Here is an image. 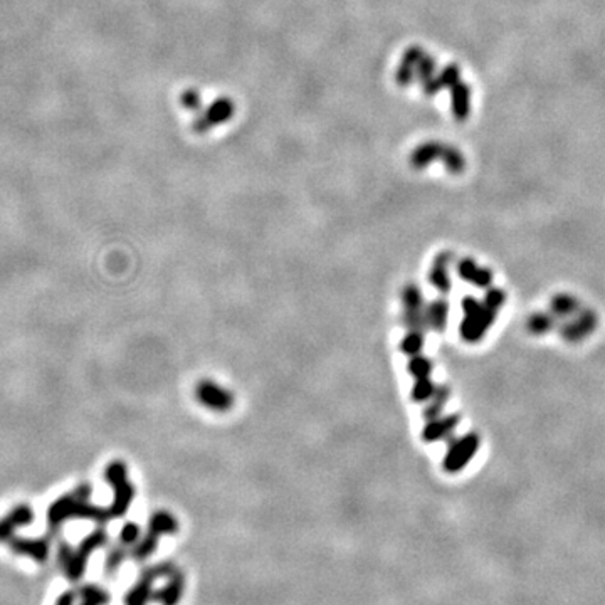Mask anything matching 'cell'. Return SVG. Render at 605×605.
I'll return each instance as SVG.
<instances>
[{"label": "cell", "instance_id": "cell-17", "mask_svg": "<svg viewBox=\"0 0 605 605\" xmlns=\"http://www.w3.org/2000/svg\"><path fill=\"white\" fill-rule=\"evenodd\" d=\"M459 274H461L463 279L469 281V283L476 284L479 288H488L493 281V276H491L489 271L486 269L478 268L473 261L466 259L459 264Z\"/></svg>", "mask_w": 605, "mask_h": 605}, {"label": "cell", "instance_id": "cell-23", "mask_svg": "<svg viewBox=\"0 0 605 605\" xmlns=\"http://www.w3.org/2000/svg\"><path fill=\"white\" fill-rule=\"evenodd\" d=\"M434 392H436V387H434L429 376H425V379H416V385L412 389V399L416 402L431 401Z\"/></svg>", "mask_w": 605, "mask_h": 605}, {"label": "cell", "instance_id": "cell-19", "mask_svg": "<svg viewBox=\"0 0 605 605\" xmlns=\"http://www.w3.org/2000/svg\"><path fill=\"white\" fill-rule=\"evenodd\" d=\"M449 397V390L446 387H439L434 392V395L431 397V403L429 407L425 409V418L427 421H434V418L441 417V412H443L444 405H446V401Z\"/></svg>", "mask_w": 605, "mask_h": 605}, {"label": "cell", "instance_id": "cell-9", "mask_svg": "<svg viewBox=\"0 0 605 605\" xmlns=\"http://www.w3.org/2000/svg\"><path fill=\"white\" fill-rule=\"evenodd\" d=\"M34 511L29 505H19L0 520V542H9L19 528L32 523Z\"/></svg>", "mask_w": 605, "mask_h": 605}, {"label": "cell", "instance_id": "cell-10", "mask_svg": "<svg viewBox=\"0 0 605 605\" xmlns=\"http://www.w3.org/2000/svg\"><path fill=\"white\" fill-rule=\"evenodd\" d=\"M7 543L15 555L29 557L36 562L43 563L49 557V542L45 538H21L14 535Z\"/></svg>", "mask_w": 605, "mask_h": 605}, {"label": "cell", "instance_id": "cell-25", "mask_svg": "<svg viewBox=\"0 0 605 605\" xmlns=\"http://www.w3.org/2000/svg\"><path fill=\"white\" fill-rule=\"evenodd\" d=\"M551 326H553V319L546 317V315H535V317L530 318V321H528V328H530V332L535 335L546 333Z\"/></svg>", "mask_w": 605, "mask_h": 605}, {"label": "cell", "instance_id": "cell-20", "mask_svg": "<svg viewBox=\"0 0 605 605\" xmlns=\"http://www.w3.org/2000/svg\"><path fill=\"white\" fill-rule=\"evenodd\" d=\"M402 303L405 306V311H421L424 310V299H422L421 289L414 284L403 288L402 291Z\"/></svg>", "mask_w": 605, "mask_h": 605}, {"label": "cell", "instance_id": "cell-5", "mask_svg": "<svg viewBox=\"0 0 605 605\" xmlns=\"http://www.w3.org/2000/svg\"><path fill=\"white\" fill-rule=\"evenodd\" d=\"M177 530H178V523L177 520H175V516H172L167 511L153 513L150 518V524H148L147 536L140 542L136 550L133 551V557L138 558V560L147 558L148 555L153 553V550L157 548L160 536L177 533Z\"/></svg>", "mask_w": 605, "mask_h": 605}, {"label": "cell", "instance_id": "cell-13", "mask_svg": "<svg viewBox=\"0 0 605 605\" xmlns=\"http://www.w3.org/2000/svg\"><path fill=\"white\" fill-rule=\"evenodd\" d=\"M182 592H184V577H182V573L177 569H172V572L169 573V584H167V587L158 591L151 599L157 600L162 605H177L182 597Z\"/></svg>", "mask_w": 605, "mask_h": 605}, {"label": "cell", "instance_id": "cell-24", "mask_svg": "<svg viewBox=\"0 0 605 605\" xmlns=\"http://www.w3.org/2000/svg\"><path fill=\"white\" fill-rule=\"evenodd\" d=\"M409 372L416 376V379H425V376L431 375L432 363L425 359V357L414 355L409 361Z\"/></svg>", "mask_w": 605, "mask_h": 605}, {"label": "cell", "instance_id": "cell-18", "mask_svg": "<svg viewBox=\"0 0 605 605\" xmlns=\"http://www.w3.org/2000/svg\"><path fill=\"white\" fill-rule=\"evenodd\" d=\"M81 605H106L109 602V595L96 585H85L79 591Z\"/></svg>", "mask_w": 605, "mask_h": 605}, {"label": "cell", "instance_id": "cell-12", "mask_svg": "<svg viewBox=\"0 0 605 605\" xmlns=\"http://www.w3.org/2000/svg\"><path fill=\"white\" fill-rule=\"evenodd\" d=\"M167 565L155 566L143 575V580L127 595V605H145L150 599V585L158 575H165Z\"/></svg>", "mask_w": 605, "mask_h": 605}, {"label": "cell", "instance_id": "cell-16", "mask_svg": "<svg viewBox=\"0 0 605 605\" xmlns=\"http://www.w3.org/2000/svg\"><path fill=\"white\" fill-rule=\"evenodd\" d=\"M447 317H449V304L443 299H437L429 304L425 308V319H427V326H431L436 332H444L447 326Z\"/></svg>", "mask_w": 605, "mask_h": 605}, {"label": "cell", "instance_id": "cell-7", "mask_svg": "<svg viewBox=\"0 0 605 605\" xmlns=\"http://www.w3.org/2000/svg\"><path fill=\"white\" fill-rule=\"evenodd\" d=\"M437 155H443L444 163L447 165L449 172L452 173H461L464 170V158L459 151L452 150L451 147H439V145H427V147H422L421 150L416 151L412 157L414 167H424L431 162L432 158H436Z\"/></svg>", "mask_w": 605, "mask_h": 605}, {"label": "cell", "instance_id": "cell-14", "mask_svg": "<svg viewBox=\"0 0 605 605\" xmlns=\"http://www.w3.org/2000/svg\"><path fill=\"white\" fill-rule=\"evenodd\" d=\"M458 424H459L458 416H449L443 418L437 417L434 418V421L427 422V425L424 427V432H422V437H424V441H427V443H431V441H439L454 431Z\"/></svg>", "mask_w": 605, "mask_h": 605}, {"label": "cell", "instance_id": "cell-6", "mask_svg": "<svg viewBox=\"0 0 605 605\" xmlns=\"http://www.w3.org/2000/svg\"><path fill=\"white\" fill-rule=\"evenodd\" d=\"M195 399L205 409L214 412H227L234 405V395L212 380H200L195 385Z\"/></svg>", "mask_w": 605, "mask_h": 605}, {"label": "cell", "instance_id": "cell-27", "mask_svg": "<svg viewBox=\"0 0 605 605\" xmlns=\"http://www.w3.org/2000/svg\"><path fill=\"white\" fill-rule=\"evenodd\" d=\"M123 557H125L123 550H118V548H115V550L109 551L108 558H106V570H108V572H115L118 566L121 565V562H123Z\"/></svg>", "mask_w": 605, "mask_h": 605}, {"label": "cell", "instance_id": "cell-21", "mask_svg": "<svg viewBox=\"0 0 605 605\" xmlns=\"http://www.w3.org/2000/svg\"><path fill=\"white\" fill-rule=\"evenodd\" d=\"M424 346V332H418V330H409L407 337L403 338L401 343V350L407 355H418V352Z\"/></svg>", "mask_w": 605, "mask_h": 605}, {"label": "cell", "instance_id": "cell-3", "mask_svg": "<svg viewBox=\"0 0 605 605\" xmlns=\"http://www.w3.org/2000/svg\"><path fill=\"white\" fill-rule=\"evenodd\" d=\"M127 471V466L121 461H113L105 469V479L112 485L113 493H115V500L109 506L113 518L123 516L130 508L133 496H135V489H133L131 482L128 481Z\"/></svg>", "mask_w": 605, "mask_h": 605}, {"label": "cell", "instance_id": "cell-22", "mask_svg": "<svg viewBox=\"0 0 605 605\" xmlns=\"http://www.w3.org/2000/svg\"><path fill=\"white\" fill-rule=\"evenodd\" d=\"M551 308H553V313L558 315V317H570V315H575L578 311V303L572 296L560 295L553 299Z\"/></svg>", "mask_w": 605, "mask_h": 605}, {"label": "cell", "instance_id": "cell-1", "mask_svg": "<svg viewBox=\"0 0 605 605\" xmlns=\"http://www.w3.org/2000/svg\"><path fill=\"white\" fill-rule=\"evenodd\" d=\"M91 486L81 485L78 489L72 491L71 494H64L59 500L49 506L47 509V524L51 530H58L61 524L66 520L71 518H83V520H94L98 523H106L108 520H113L109 508H98L89 503Z\"/></svg>", "mask_w": 605, "mask_h": 605}, {"label": "cell", "instance_id": "cell-29", "mask_svg": "<svg viewBox=\"0 0 605 605\" xmlns=\"http://www.w3.org/2000/svg\"><path fill=\"white\" fill-rule=\"evenodd\" d=\"M74 599H76L74 593H72L71 591H67V592L61 593L54 605H74Z\"/></svg>", "mask_w": 605, "mask_h": 605}, {"label": "cell", "instance_id": "cell-26", "mask_svg": "<svg viewBox=\"0 0 605 605\" xmlns=\"http://www.w3.org/2000/svg\"><path fill=\"white\" fill-rule=\"evenodd\" d=\"M138 536H140L138 524L127 523L120 531V542L123 543V545H131V543H135L136 540H138Z\"/></svg>", "mask_w": 605, "mask_h": 605}, {"label": "cell", "instance_id": "cell-2", "mask_svg": "<svg viewBox=\"0 0 605 605\" xmlns=\"http://www.w3.org/2000/svg\"><path fill=\"white\" fill-rule=\"evenodd\" d=\"M106 540H108V536H106V533L101 530V528H98V530H94L93 533L87 535L81 542V545L76 548V550H72V548L70 545H66V543H63V545L59 546V555H58L59 563L64 569L66 577L70 578L71 582L79 580V578L83 577L91 553L105 545Z\"/></svg>", "mask_w": 605, "mask_h": 605}, {"label": "cell", "instance_id": "cell-15", "mask_svg": "<svg viewBox=\"0 0 605 605\" xmlns=\"http://www.w3.org/2000/svg\"><path fill=\"white\" fill-rule=\"evenodd\" d=\"M451 261V254H441L429 273V281L432 283V286L439 289L441 293H447L451 289V277L447 274V262Z\"/></svg>", "mask_w": 605, "mask_h": 605}, {"label": "cell", "instance_id": "cell-8", "mask_svg": "<svg viewBox=\"0 0 605 605\" xmlns=\"http://www.w3.org/2000/svg\"><path fill=\"white\" fill-rule=\"evenodd\" d=\"M479 447V439L476 434H469V436L463 437L458 443H454L449 449L446 459H444V469L447 473H458L459 469H463L467 463L473 459Z\"/></svg>", "mask_w": 605, "mask_h": 605}, {"label": "cell", "instance_id": "cell-11", "mask_svg": "<svg viewBox=\"0 0 605 605\" xmlns=\"http://www.w3.org/2000/svg\"><path fill=\"white\" fill-rule=\"evenodd\" d=\"M595 325H597L595 315H593L592 311H582L575 321L563 326L562 335L563 338H566L569 341H578L582 340V338L587 337L591 332H593Z\"/></svg>", "mask_w": 605, "mask_h": 605}, {"label": "cell", "instance_id": "cell-4", "mask_svg": "<svg viewBox=\"0 0 605 605\" xmlns=\"http://www.w3.org/2000/svg\"><path fill=\"white\" fill-rule=\"evenodd\" d=\"M463 308L464 315H466L461 325L463 338L467 341H478L486 333V330L493 325L494 318H496V310L489 308L488 304L479 303L474 298L464 299Z\"/></svg>", "mask_w": 605, "mask_h": 605}, {"label": "cell", "instance_id": "cell-28", "mask_svg": "<svg viewBox=\"0 0 605 605\" xmlns=\"http://www.w3.org/2000/svg\"><path fill=\"white\" fill-rule=\"evenodd\" d=\"M505 303V293L503 291H498V289H493V291H489L488 295H486V298H485V304H488L489 308H493V310H500L501 308V304Z\"/></svg>", "mask_w": 605, "mask_h": 605}]
</instances>
